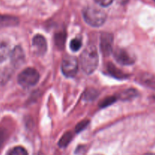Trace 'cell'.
I'll list each match as a JSON object with an SVG mask.
<instances>
[{"label":"cell","mask_w":155,"mask_h":155,"mask_svg":"<svg viewBox=\"0 0 155 155\" xmlns=\"http://www.w3.org/2000/svg\"><path fill=\"white\" fill-rule=\"evenodd\" d=\"M99 61L98 51L94 45H89L80 55V64L86 74H92L97 69Z\"/></svg>","instance_id":"6da1fadb"},{"label":"cell","mask_w":155,"mask_h":155,"mask_svg":"<svg viewBox=\"0 0 155 155\" xmlns=\"http://www.w3.org/2000/svg\"><path fill=\"white\" fill-rule=\"evenodd\" d=\"M83 16L86 24L94 27L102 26L107 19V15L104 11L93 6L86 7L83 10Z\"/></svg>","instance_id":"7a4b0ae2"},{"label":"cell","mask_w":155,"mask_h":155,"mask_svg":"<svg viewBox=\"0 0 155 155\" xmlns=\"http://www.w3.org/2000/svg\"><path fill=\"white\" fill-rule=\"evenodd\" d=\"M39 80V74L34 68L24 69L18 77V82L22 87L29 88L35 86Z\"/></svg>","instance_id":"3957f363"},{"label":"cell","mask_w":155,"mask_h":155,"mask_svg":"<svg viewBox=\"0 0 155 155\" xmlns=\"http://www.w3.org/2000/svg\"><path fill=\"white\" fill-rule=\"evenodd\" d=\"M78 71V62L73 56H65L61 63V71L64 75L69 78L75 77Z\"/></svg>","instance_id":"277c9868"},{"label":"cell","mask_w":155,"mask_h":155,"mask_svg":"<svg viewBox=\"0 0 155 155\" xmlns=\"http://www.w3.org/2000/svg\"><path fill=\"white\" fill-rule=\"evenodd\" d=\"M32 47L35 54L38 56H42L47 51V42L45 38L42 35L37 34L33 38Z\"/></svg>","instance_id":"5b68a950"},{"label":"cell","mask_w":155,"mask_h":155,"mask_svg":"<svg viewBox=\"0 0 155 155\" xmlns=\"http://www.w3.org/2000/svg\"><path fill=\"white\" fill-rule=\"evenodd\" d=\"M114 56L120 64L132 65L135 63L134 57L124 48H117L114 51Z\"/></svg>","instance_id":"8992f818"},{"label":"cell","mask_w":155,"mask_h":155,"mask_svg":"<svg viewBox=\"0 0 155 155\" xmlns=\"http://www.w3.org/2000/svg\"><path fill=\"white\" fill-rule=\"evenodd\" d=\"M100 48L104 56H108L113 51V36L111 34L104 33L100 39Z\"/></svg>","instance_id":"52a82bcc"},{"label":"cell","mask_w":155,"mask_h":155,"mask_svg":"<svg viewBox=\"0 0 155 155\" xmlns=\"http://www.w3.org/2000/svg\"><path fill=\"white\" fill-rule=\"evenodd\" d=\"M11 59L15 66L18 67L24 63V53L20 46H16L11 52Z\"/></svg>","instance_id":"ba28073f"},{"label":"cell","mask_w":155,"mask_h":155,"mask_svg":"<svg viewBox=\"0 0 155 155\" xmlns=\"http://www.w3.org/2000/svg\"><path fill=\"white\" fill-rule=\"evenodd\" d=\"M19 23L18 18L11 15H0V28L17 26Z\"/></svg>","instance_id":"9c48e42d"},{"label":"cell","mask_w":155,"mask_h":155,"mask_svg":"<svg viewBox=\"0 0 155 155\" xmlns=\"http://www.w3.org/2000/svg\"><path fill=\"white\" fill-rule=\"evenodd\" d=\"M106 69H107V72L109 75L114 77V78L116 79L124 80V79H127V77H128V75H127V74H124L122 71L118 69V68H117V67H115L112 63L107 64V66H106Z\"/></svg>","instance_id":"30bf717a"},{"label":"cell","mask_w":155,"mask_h":155,"mask_svg":"<svg viewBox=\"0 0 155 155\" xmlns=\"http://www.w3.org/2000/svg\"><path fill=\"white\" fill-rule=\"evenodd\" d=\"M10 47L9 45L5 42H0V62H2L11 55Z\"/></svg>","instance_id":"8fae6325"},{"label":"cell","mask_w":155,"mask_h":155,"mask_svg":"<svg viewBox=\"0 0 155 155\" xmlns=\"http://www.w3.org/2000/svg\"><path fill=\"white\" fill-rule=\"evenodd\" d=\"M66 41V34L64 32H59L54 35V42L59 49H63Z\"/></svg>","instance_id":"7c38bea8"},{"label":"cell","mask_w":155,"mask_h":155,"mask_svg":"<svg viewBox=\"0 0 155 155\" xmlns=\"http://www.w3.org/2000/svg\"><path fill=\"white\" fill-rule=\"evenodd\" d=\"M73 138V135L71 132H67L62 136L60 140L58 142V146L60 148H65L69 145L70 142H71Z\"/></svg>","instance_id":"4fadbf2b"},{"label":"cell","mask_w":155,"mask_h":155,"mask_svg":"<svg viewBox=\"0 0 155 155\" xmlns=\"http://www.w3.org/2000/svg\"><path fill=\"white\" fill-rule=\"evenodd\" d=\"M137 95L138 92L135 89H127V90L120 93V98H121L122 100L133 99V98L137 96Z\"/></svg>","instance_id":"5bb4252c"},{"label":"cell","mask_w":155,"mask_h":155,"mask_svg":"<svg viewBox=\"0 0 155 155\" xmlns=\"http://www.w3.org/2000/svg\"><path fill=\"white\" fill-rule=\"evenodd\" d=\"M8 155H28V154L24 148L21 146H17L12 148Z\"/></svg>","instance_id":"9a60e30c"},{"label":"cell","mask_w":155,"mask_h":155,"mask_svg":"<svg viewBox=\"0 0 155 155\" xmlns=\"http://www.w3.org/2000/svg\"><path fill=\"white\" fill-rule=\"evenodd\" d=\"M82 46V41L81 39H79V38H75V39H72L70 43V48L72 51H77L78 50H80V48Z\"/></svg>","instance_id":"2e32d148"},{"label":"cell","mask_w":155,"mask_h":155,"mask_svg":"<svg viewBox=\"0 0 155 155\" xmlns=\"http://www.w3.org/2000/svg\"><path fill=\"white\" fill-rule=\"evenodd\" d=\"M117 100V97L116 96H109L107 97V98H104V100L101 101L100 103V107H106L107 106L110 105L113 103H114Z\"/></svg>","instance_id":"e0dca14e"},{"label":"cell","mask_w":155,"mask_h":155,"mask_svg":"<svg viewBox=\"0 0 155 155\" xmlns=\"http://www.w3.org/2000/svg\"><path fill=\"white\" fill-rule=\"evenodd\" d=\"M98 95L97 91L95 89H89L84 94V99L86 101H92L95 99Z\"/></svg>","instance_id":"ac0fdd59"},{"label":"cell","mask_w":155,"mask_h":155,"mask_svg":"<svg viewBox=\"0 0 155 155\" xmlns=\"http://www.w3.org/2000/svg\"><path fill=\"white\" fill-rule=\"evenodd\" d=\"M89 123V121L87 120H83L81 121V122L79 123V124L77 125V127H76V132H77V133H80V132L83 131L84 129L86 128V127L88 126Z\"/></svg>","instance_id":"d6986e66"},{"label":"cell","mask_w":155,"mask_h":155,"mask_svg":"<svg viewBox=\"0 0 155 155\" xmlns=\"http://www.w3.org/2000/svg\"><path fill=\"white\" fill-rule=\"evenodd\" d=\"M95 1L101 6L107 7V6L110 5L113 2L114 0H95Z\"/></svg>","instance_id":"ffe728a7"},{"label":"cell","mask_w":155,"mask_h":155,"mask_svg":"<svg viewBox=\"0 0 155 155\" xmlns=\"http://www.w3.org/2000/svg\"><path fill=\"white\" fill-rule=\"evenodd\" d=\"M143 155H155V154L154 153H146V154H145Z\"/></svg>","instance_id":"44dd1931"},{"label":"cell","mask_w":155,"mask_h":155,"mask_svg":"<svg viewBox=\"0 0 155 155\" xmlns=\"http://www.w3.org/2000/svg\"><path fill=\"white\" fill-rule=\"evenodd\" d=\"M93 155H101V154H93Z\"/></svg>","instance_id":"7402d4cb"},{"label":"cell","mask_w":155,"mask_h":155,"mask_svg":"<svg viewBox=\"0 0 155 155\" xmlns=\"http://www.w3.org/2000/svg\"><path fill=\"white\" fill-rule=\"evenodd\" d=\"M154 2H155V0H154Z\"/></svg>","instance_id":"603a6c76"}]
</instances>
